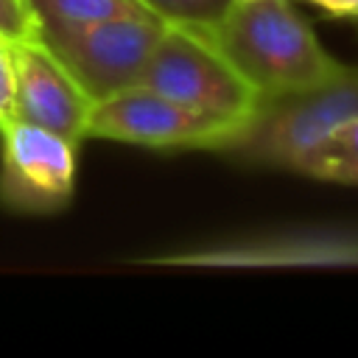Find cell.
<instances>
[{"instance_id": "obj_14", "label": "cell", "mask_w": 358, "mask_h": 358, "mask_svg": "<svg viewBox=\"0 0 358 358\" xmlns=\"http://www.w3.org/2000/svg\"><path fill=\"white\" fill-rule=\"evenodd\" d=\"M333 17H358V0H308Z\"/></svg>"}, {"instance_id": "obj_12", "label": "cell", "mask_w": 358, "mask_h": 358, "mask_svg": "<svg viewBox=\"0 0 358 358\" xmlns=\"http://www.w3.org/2000/svg\"><path fill=\"white\" fill-rule=\"evenodd\" d=\"M36 36V22L25 6V0H0V39L17 42Z\"/></svg>"}, {"instance_id": "obj_8", "label": "cell", "mask_w": 358, "mask_h": 358, "mask_svg": "<svg viewBox=\"0 0 358 358\" xmlns=\"http://www.w3.org/2000/svg\"><path fill=\"white\" fill-rule=\"evenodd\" d=\"M8 50L17 73V117L81 143L92 109L90 95L39 36L8 42Z\"/></svg>"}, {"instance_id": "obj_2", "label": "cell", "mask_w": 358, "mask_h": 358, "mask_svg": "<svg viewBox=\"0 0 358 358\" xmlns=\"http://www.w3.org/2000/svg\"><path fill=\"white\" fill-rule=\"evenodd\" d=\"M358 115V67L344 64L333 78L263 98L241 134L221 151L238 162L299 173L302 162L350 117Z\"/></svg>"}, {"instance_id": "obj_3", "label": "cell", "mask_w": 358, "mask_h": 358, "mask_svg": "<svg viewBox=\"0 0 358 358\" xmlns=\"http://www.w3.org/2000/svg\"><path fill=\"white\" fill-rule=\"evenodd\" d=\"M137 84L190 109L243 126L263 101L260 92L201 34L179 25L165 28Z\"/></svg>"}, {"instance_id": "obj_5", "label": "cell", "mask_w": 358, "mask_h": 358, "mask_svg": "<svg viewBox=\"0 0 358 358\" xmlns=\"http://www.w3.org/2000/svg\"><path fill=\"white\" fill-rule=\"evenodd\" d=\"M243 123L190 109L140 84L95 101L87 117V137L143 148H207L224 151Z\"/></svg>"}, {"instance_id": "obj_15", "label": "cell", "mask_w": 358, "mask_h": 358, "mask_svg": "<svg viewBox=\"0 0 358 358\" xmlns=\"http://www.w3.org/2000/svg\"><path fill=\"white\" fill-rule=\"evenodd\" d=\"M243 3H252V0H243Z\"/></svg>"}, {"instance_id": "obj_7", "label": "cell", "mask_w": 358, "mask_h": 358, "mask_svg": "<svg viewBox=\"0 0 358 358\" xmlns=\"http://www.w3.org/2000/svg\"><path fill=\"white\" fill-rule=\"evenodd\" d=\"M76 140L14 117L0 126V207L56 215L76 193Z\"/></svg>"}, {"instance_id": "obj_13", "label": "cell", "mask_w": 358, "mask_h": 358, "mask_svg": "<svg viewBox=\"0 0 358 358\" xmlns=\"http://www.w3.org/2000/svg\"><path fill=\"white\" fill-rule=\"evenodd\" d=\"M17 117V73L8 42L0 39V126Z\"/></svg>"}, {"instance_id": "obj_4", "label": "cell", "mask_w": 358, "mask_h": 358, "mask_svg": "<svg viewBox=\"0 0 358 358\" xmlns=\"http://www.w3.org/2000/svg\"><path fill=\"white\" fill-rule=\"evenodd\" d=\"M165 28V20L137 8L78 28L36 31V36L95 103L137 84Z\"/></svg>"}, {"instance_id": "obj_1", "label": "cell", "mask_w": 358, "mask_h": 358, "mask_svg": "<svg viewBox=\"0 0 358 358\" xmlns=\"http://www.w3.org/2000/svg\"><path fill=\"white\" fill-rule=\"evenodd\" d=\"M196 34H201L260 98L316 87L344 67L324 50L291 0H232L218 22Z\"/></svg>"}, {"instance_id": "obj_10", "label": "cell", "mask_w": 358, "mask_h": 358, "mask_svg": "<svg viewBox=\"0 0 358 358\" xmlns=\"http://www.w3.org/2000/svg\"><path fill=\"white\" fill-rule=\"evenodd\" d=\"M25 6L36 22V31L78 28L143 8L137 0H25Z\"/></svg>"}, {"instance_id": "obj_6", "label": "cell", "mask_w": 358, "mask_h": 358, "mask_svg": "<svg viewBox=\"0 0 358 358\" xmlns=\"http://www.w3.org/2000/svg\"><path fill=\"white\" fill-rule=\"evenodd\" d=\"M131 263L173 268H350L358 266V227L274 229L227 243L145 255Z\"/></svg>"}, {"instance_id": "obj_11", "label": "cell", "mask_w": 358, "mask_h": 358, "mask_svg": "<svg viewBox=\"0 0 358 358\" xmlns=\"http://www.w3.org/2000/svg\"><path fill=\"white\" fill-rule=\"evenodd\" d=\"M143 8L165 20L168 25L179 28H210L224 17V11L232 6V0H137Z\"/></svg>"}, {"instance_id": "obj_9", "label": "cell", "mask_w": 358, "mask_h": 358, "mask_svg": "<svg viewBox=\"0 0 358 358\" xmlns=\"http://www.w3.org/2000/svg\"><path fill=\"white\" fill-rule=\"evenodd\" d=\"M302 176L358 187V115L341 123L299 168Z\"/></svg>"}]
</instances>
